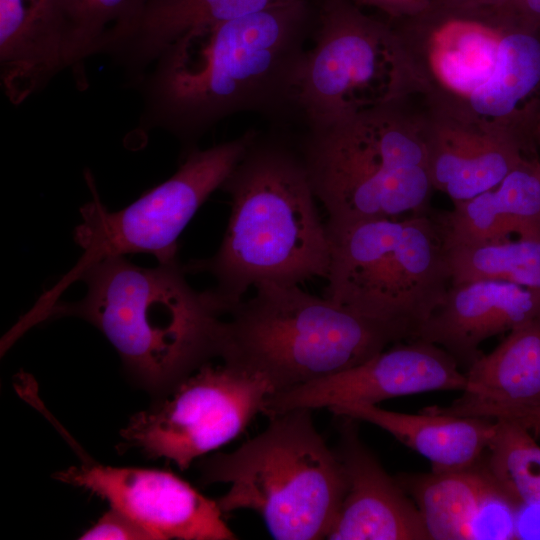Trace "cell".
Segmentation results:
<instances>
[{
  "label": "cell",
  "mask_w": 540,
  "mask_h": 540,
  "mask_svg": "<svg viewBox=\"0 0 540 540\" xmlns=\"http://www.w3.org/2000/svg\"><path fill=\"white\" fill-rule=\"evenodd\" d=\"M224 322L219 358L263 376L274 393L352 368L406 340L299 285L261 283Z\"/></svg>",
  "instance_id": "obj_6"
},
{
  "label": "cell",
  "mask_w": 540,
  "mask_h": 540,
  "mask_svg": "<svg viewBox=\"0 0 540 540\" xmlns=\"http://www.w3.org/2000/svg\"><path fill=\"white\" fill-rule=\"evenodd\" d=\"M326 225L330 266L324 296L415 339L451 285L433 216L326 220Z\"/></svg>",
  "instance_id": "obj_8"
},
{
  "label": "cell",
  "mask_w": 540,
  "mask_h": 540,
  "mask_svg": "<svg viewBox=\"0 0 540 540\" xmlns=\"http://www.w3.org/2000/svg\"><path fill=\"white\" fill-rule=\"evenodd\" d=\"M178 259L145 268L125 256L98 261L79 276L77 302L57 301L44 315L82 318L102 332L128 372L164 394L219 358L227 311L211 289L197 291Z\"/></svg>",
  "instance_id": "obj_4"
},
{
  "label": "cell",
  "mask_w": 540,
  "mask_h": 540,
  "mask_svg": "<svg viewBox=\"0 0 540 540\" xmlns=\"http://www.w3.org/2000/svg\"><path fill=\"white\" fill-rule=\"evenodd\" d=\"M512 5L525 20L540 26V0H514Z\"/></svg>",
  "instance_id": "obj_28"
},
{
  "label": "cell",
  "mask_w": 540,
  "mask_h": 540,
  "mask_svg": "<svg viewBox=\"0 0 540 540\" xmlns=\"http://www.w3.org/2000/svg\"><path fill=\"white\" fill-rule=\"evenodd\" d=\"M481 459L504 495L516 506H540V446L514 421H496Z\"/></svg>",
  "instance_id": "obj_24"
},
{
  "label": "cell",
  "mask_w": 540,
  "mask_h": 540,
  "mask_svg": "<svg viewBox=\"0 0 540 540\" xmlns=\"http://www.w3.org/2000/svg\"><path fill=\"white\" fill-rule=\"evenodd\" d=\"M462 394L447 407L422 410L459 417L518 421L540 408V319L510 331L465 372Z\"/></svg>",
  "instance_id": "obj_19"
},
{
  "label": "cell",
  "mask_w": 540,
  "mask_h": 540,
  "mask_svg": "<svg viewBox=\"0 0 540 540\" xmlns=\"http://www.w3.org/2000/svg\"><path fill=\"white\" fill-rule=\"evenodd\" d=\"M220 189L231 198L220 246L185 268L213 276L212 291L228 315L261 283L327 278V225L298 147L258 132Z\"/></svg>",
  "instance_id": "obj_3"
},
{
  "label": "cell",
  "mask_w": 540,
  "mask_h": 540,
  "mask_svg": "<svg viewBox=\"0 0 540 540\" xmlns=\"http://www.w3.org/2000/svg\"><path fill=\"white\" fill-rule=\"evenodd\" d=\"M532 138H533L534 143H537L540 145V114L538 115L535 121L533 131H532Z\"/></svg>",
  "instance_id": "obj_31"
},
{
  "label": "cell",
  "mask_w": 540,
  "mask_h": 540,
  "mask_svg": "<svg viewBox=\"0 0 540 540\" xmlns=\"http://www.w3.org/2000/svg\"><path fill=\"white\" fill-rule=\"evenodd\" d=\"M295 0H147L127 32L106 52L133 87L156 57L190 29Z\"/></svg>",
  "instance_id": "obj_22"
},
{
  "label": "cell",
  "mask_w": 540,
  "mask_h": 540,
  "mask_svg": "<svg viewBox=\"0 0 540 540\" xmlns=\"http://www.w3.org/2000/svg\"><path fill=\"white\" fill-rule=\"evenodd\" d=\"M516 422L540 437V408L527 414Z\"/></svg>",
  "instance_id": "obj_30"
},
{
  "label": "cell",
  "mask_w": 540,
  "mask_h": 540,
  "mask_svg": "<svg viewBox=\"0 0 540 540\" xmlns=\"http://www.w3.org/2000/svg\"><path fill=\"white\" fill-rule=\"evenodd\" d=\"M430 178L460 203L498 185L534 144L513 134L421 109Z\"/></svg>",
  "instance_id": "obj_15"
},
{
  "label": "cell",
  "mask_w": 540,
  "mask_h": 540,
  "mask_svg": "<svg viewBox=\"0 0 540 540\" xmlns=\"http://www.w3.org/2000/svg\"><path fill=\"white\" fill-rule=\"evenodd\" d=\"M513 1L514 0H435L434 2L466 6H495L511 4Z\"/></svg>",
  "instance_id": "obj_29"
},
{
  "label": "cell",
  "mask_w": 540,
  "mask_h": 540,
  "mask_svg": "<svg viewBox=\"0 0 540 540\" xmlns=\"http://www.w3.org/2000/svg\"><path fill=\"white\" fill-rule=\"evenodd\" d=\"M336 416L364 421L387 431L426 458L434 472L470 468L480 462L495 431V420L421 410L388 411L377 405L341 403L328 408Z\"/></svg>",
  "instance_id": "obj_21"
},
{
  "label": "cell",
  "mask_w": 540,
  "mask_h": 540,
  "mask_svg": "<svg viewBox=\"0 0 540 540\" xmlns=\"http://www.w3.org/2000/svg\"><path fill=\"white\" fill-rule=\"evenodd\" d=\"M433 218L445 248L540 238V162L527 157L495 187Z\"/></svg>",
  "instance_id": "obj_20"
},
{
  "label": "cell",
  "mask_w": 540,
  "mask_h": 540,
  "mask_svg": "<svg viewBox=\"0 0 540 540\" xmlns=\"http://www.w3.org/2000/svg\"><path fill=\"white\" fill-rule=\"evenodd\" d=\"M342 418L334 450L343 467L346 491L326 539H431L416 503L360 439L357 420Z\"/></svg>",
  "instance_id": "obj_14"
},
{
  "label": "cell",
  "mask_w": 540,
  "mask_h": 540,
  "mask_svg": "<svg viewBox=\"0 0 540 540\" xmlns=\"http://www.w3.org/2000/svg\"><path fill=\"white\" fill-rule=\"evenodd\" d=\"M147 0H70L68 69L86 85L85 61L103 55L137 20Z\"/></svg>",
  "instance_id": "obj_25"
},
{
  "label": "cell",
  "mask_w": 540,
  "mask_h": 540,
  "mask_svg": "<svg viewBox=\"0 0 540 540\" xmlns=\"http://www.w3.org/2000/svg\"><path fill=\"white\" fill-rule=\"evenodd\" d=\"M421 85L423 105L534 143L540 114V26L511 4L433 2L391 22Z\"/></svg>",
  "instance_id": "obj_2"
},
{
  "label": "cell",
  "mask_w": 540,
  "mask_h": 540,
  "mask_svg": "<svg viewBox=\"0 0 540 540\" xmlns=\"http://www.w3.org/2000/svg\"><path fill=\"white\" fill-rule=\"evenodd\" d=\"M70 0H0V78L20 105L68 69Z\"/></svg>",
  "instance_id": "obj_18"
},
{
  "label": "cell",
  "mask_w": 540,
  "mask_h": 540,
  "mask_svg": "<svg viewBox=\"0 0 540 540\" xmlns=\"http://www.w3.org/2000/svg\"><path fill=\"white\" fill-rule=\"evenodd\" d=\"M451 284L501 280L540 289V238H510L445 248Z\"/></svg>",
  "instance_id": "obj_23"
},
{
  "label": "cell",
  "mask_w": 540,
  "mask_h": 540,
  "mask_svg": "<svg viewBox=\"0 0 540 540\" xmlns=\"http://www.w3.org/2000/svg\"><path fill=\"white\" fill-rule=\"evenodd\" d=\"M273 393L263 376L210 361L131 417L121 436L127 446L183 471L238 437Z\"/></svg>",
  "instance_id": "obj_11"
},
{
  "label": "cell",
  "mask_w": 540,
  "mask_h": 540,
  "mask_svg": "<svg viewBox=\"0 0 540 540\" xmlns=\"http://www.w3.org/2000/svg\"><path fill=\"white\" fill-rule=\"evenodd\" d=\"M79 539L159 540L158 536L148 528L113 507L104 513Z\"/></svg>",
  "instance_id": "obj_26"
},
{
  "label": "cell",
  "mask_w": 540,
  "mask_h": 540,
  "mask_svg": "<svg viewBox=\"0 0 540 540\" xmlns=\"http://www.w3.org/2000/svg\"><path fill=\"white\" fill-rule=\"evenodd\" d=\"M411 99L307 125L297 147L328 221L428 213L435 189L422 112Z\"/></svg>",
  "instance_id": "obj_5"
},
{
  "label": "cell",
  "mask_w": 540,
  "mask_h": 540,
  "mask_svg": "<svg viewBox=\"0 0 540 540\" xmlns=\"http://www.w3.org/2000/svg\"><path fill=\"white\" fill-rule=\"evenodd\" d=\"M314 4L312 41L295 99L307 125L420 96V82L390 21L352 0Z\"/></svg>",
  "instance_id": "obj_9"
},
{
  "label": "cell",
  "mask_w": 540,
  "mask_h": 540,
  "mask_svg": "<svg viewBox=\"0 0 540 540\" xmlns=\"http://www.w3.org/2000/svg\"><path fill=\"white\" fill-rule=\"evenodd\" d=\"M53 477L107 500L159 540H232L217 501L177 475L157 469L83 463Z\"/></svg>",
  "instance_id": "obj_13"
},
{
  "label": "cell",
  "mask_w": 540,
  "mask_h": 540,
  "mask_svg": "<svg viewBox=\"0 0 540 540\" xmlns=\"http://www.w3.org/2000/svg\"><path fill=\"white\" fill-rule=\"evenodd\" d=\"M358 7L371 8L393 22L416 16L428 9L435 0H352Z\"/></svg>",
  "instance_id": "obj_27"
},
{
  "label": "cell",
  "mask_w": 540,
  "mask_h": 540,
  "mask_svg": "<svg viewBox=\"0 0 540 540\" xmlns=\"http://www.w3.org/2000/svg\"><path fill=\"white\" fill-rule=\"evenodd\" d=\"M466 385L459 363L440 346L420 339L392 344L344 371L271 394L263 414L329 408L341 403L377 405L405 395L459 390Z\"/></svg>",
  "instance_id": "obj_12"
},
{
  "label": "cell",
  "mask_w": 540,
  "mask_h": 540,
  "mask_svg": "<svg viewBox=\"0 0 540 540\" xmlns=\"http://www.w3.org/2000/svg\"><path fill=\"white\" fill-rule=\"evenodd\" d=\"M432 540L517 539V508L482 461L470 468L397 478Z\"/></svg>",
  "instance_id": "obj_16"
},
{
  "label": "cell",
  "mask_w": 540,
  "mask_h": 540,
  "mask_svg": "<svg viewBox=\"0 0 540 540\" xmlns=\"http://www.w3.org/2000/svg\"><path fill=\"white\" fill-rule=\"evenodd\" d=\"M200 472L204 484H229L217 500L223 513L252 510L278 540L327 538L346 491L342 464L306 408L270 416L236 450L202 459Z\"/></svg>",
  "instance_id": "obj_7"
},
{
  "label": "cell",
  "mask_w": 540,
  "mask_h": 540,
  "mask_svg": "<svg viewBox=\"0 0 540 540\" xmlns=\"http://www.w3.org/2000/svg\"><path fill=\"white\" fill-rule=\"evenodd\" d=\"M257 134L247 130L212 147L190 149L170 178L118 211L101 202L92 175L86 172L92 199L82 206V221L74 231L82 256L39 297L34 313L45 314L85 269L108 257L143 253L158 263L177 260L179 236L208 197L221 188Z\"/></svg>",
  "instance_id": "obj_10"
},
{
  "label": "cell",
  "mask_w": 540,
  "mask_h": 540,
  "mask_svg": "<svg viewBox=\"0 0 540 540\" xmlns=\"http://www.w3.org/2000/svg\"><path fill=\"white\" fill-rule=\"evenodd\" d=\"M314 20V0H295L183 33L132 87L142 99L138 129L165 130L189 151L235 114L296 110Z\"/></svg>",
  "instance_id": "obj_1"
},
{
  "label": "cell",
  "mask_w": 540,
  "mask_h": 540,
  "mask_svg": "<svg viewBox=\"0 0 540 540\" xmlns=\"http://www.w3.org/2000/svg\"><path fill=\"white\" fill-rule=\"evenodd\" d=\"M540 319V289L482 279L451 284L415 339L436 344L469 367L481 343Z\"/></svg>",
  "instance_id": "obj_17"
}]
</instances>
